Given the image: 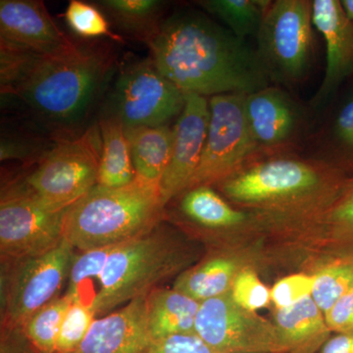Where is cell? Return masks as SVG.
Listing matches in <instances>:
<instances>
[{
  "mask_svg": "<svg viewBox=\"0 0 353 353\" xmlns=\"http://www.w3.org/2000/svg\"><path fill=\"white\" fill-rule=\"evenodd\" d=\"M146 46L160 73L185 94H248L270 85L256 50L199 11L172 14Z\"/></svg>",
  "mask_w": 353,
  "mask_h": 353,
  "instance_id": "1",
  "label": "cell"
},
{
  "mask_svg": "<svg viewBox=\"0 0 353 353\" xmlns=\"http://www.w3.org/2000/svg\"><path fill=\"white\" fill-rule=\"evenodd\" d=\"M348 176L338 162L285 153L257 158L215 187L230 203L261 216L278 239L294 241L334 203Z\"/></svg>",
  "mask_w": 353,
  "mask_h": 353,
  "instance_id": "2",
  "label": "cell"
},
{
  "mask_svg": "<svg viewBox=\"0 0 353 353\" xmlns=\"http://www.w3.org/2000/svg\"><path fill=\"white\" fill-rule=\"evenodd\" d=\"M116 55L106 43H78L52 55L38 54L10 97L51 131L76 136L115 69Z\"/></svg>",
  "mask_w": 353,
  "mask_h": 353,
  "instance_id": "3",
  "label": "cell"
},
{
  "mask_svg": "<svg viewBox=\"0 0 353 353\" xmlns=\"http://www.w3.org/2000/svg\"><path fill=\"white\" fill-rule=\"evenodd\" d=\"M187 240L162 220L148 233L116 246L90 303L95 318L148 296L196 263L199 252Z\"/></svg>",
  "mask_w": 353,
  "mask_h": 353,
  "instance_id": "4",
  "label": "cell"
},
{
  "mask_svg": "<svg viewBox=\"0 0 353 353\" xmlns=\"http://www.w3.org/2000/svg\"><path fill=\"white\" fill-rule=\"evenodd\" d=\"M165 210L154 183L136 179L117 189L95 185L67 210L64 240L81 252L122 245L152 231Z\"/></svg>",
  "mask_w": 353,
  "mask_h": 353,
  "instance_id": "5",
  "label": "cell"
},
{
  "mask_svg": "<svg viewBox=\"0 0 353 353\" xmlns=\"http://www.w3.org/2000/svg\"><path fill=\"white\" fill-rule=\"evenodd\" d=\"M101 145L99 125L60 138L14 183L48 208H69L97 185Z\"/></svg>",
  "mask_w": 353,
  "mask_h": 353,
  "instance_id": "6",
  "label": "cell"
},
{
  "mask_svg": "<svg viewBox=\"0 0 353 353\" xmlns=\"http://www.w3.org/2000/svg\"><path fill=\"white\" fill-rule=\"evenodd\" d=\"M312 1L275 0L265 11L256 52L270 82L294 87L310 73L314 59Z\"/></svg>",
  "mask_w": 353,
  "mask_h": 353,
  "instance_id": "7",
  "label": "cell"
},
{
  "mask_svg": "<svg viewBox=\"0 0 353 353\" xmlns=\"http://www.w3.org/2000/svg\"><path fill=\"white\" fill-rule=\"evenodd\" d=\"M75 256V248L64 240L44 254L10 263L1 282L2 326L23 328L37 311L57 299Z\"/></svg>",
  "mask_w": 353,
  "mask_h": 353,
  "instance_id": "8",
  "label": "cell"
},
{
  "mask_svg": "<svg viewBox=\"0 0 353 353\" xmlns=\"http://www.w3.org/2000/svg\"><path fill=\"white\" fill-rule=\"evenodd\" d=\"M185 94L160 73L152 58L132 62L121 70L105 116L125 130L168 125L185 106Z\"/></svg>",
  "mask_w": 353,
  "mask_h": 353,
  "instance_id": "9",
  "label": "cell"
},
{
  "mask_svg": "<svg viewBox=\"0 0 353 353\" xmlns=\"http://www.w3.org/2000/svg\"><path fill=\"white\" fill-rule=\"evenodd\" d=\"M245 95L220 94L209 99L208 138L188 190L213 187L259 158L246 123Z\"/></svg>",
  "mask_w": 353,
  "mask_h": 353,
  "instance_id": "10",
  "label": "cell"
},
{
  "mask_svg": "<svg viewBox=\"0 0 353 353\" xmlns=\"http://www.w3.org/2000/svg\"><path fill=\"white\" fill-rule=\"evenodd\" d=\"M68 208L57 210L11 183L0 201V252L2 261L38 256L64 241V219Z\"/></svg>",
  "mask_w": 353,
  "mask_h": 353,
  "instance_id": "11",
  "label": "cell"
},
{
  "mask_svg": "<svg viewBox=\"0 0 353 353\" xmlns=\"http://www.w3.org/2000/svg\"><path fill=\"white\" fill-rule=\"evenodd\" d=\"M194 333L216 353H285L274 323L241 307L230 292L201 303Z\"/></svg>",
  "mask_w": 353,
  "mask_h": 353,
  "instance_id": "12",
  "label": "cell"
},
{
  "mask_svg": "<svg viewBox=\"0 0 353 353\" xmlns=\"http://www.w3.org/2000/svg\"><path fill=\"white\" fill-rule=\"evenodd\" d=\"M269 236L225 240L176 278L173 289L199 303L231 292L239 274L246 268L261 270L273 255L267 250Z\"/></svg>",
  "mask_w": 353,
  "mask_h": 353,
  "instance_id": "13",
  "label": "cell"
},
{
  "mask_svg": "<svg viewBox=\"0 0 353 353\" xmlns=\"http://www.w3.org/2000/svg\"><path fill=\"white\" fill-rule=\"evenodd\" d=\"M245 114L259 158L292 153L305 131V109L278 85L245 94Z\"/></svg>",
  "mask_w": 353,
  "mask_h": 353,
  "instance_id": "14",
  "label": "cell"
},
{
  "mask_svg": "<svg viewBox=\"0 0 353 353\" xmlns=\"http://www.w3.org/2000/svg\"><path fill=\"white\" fill-rule=\"evenodd\" d=\"M209 120L208 97L185 94V106L173 127L170 161L159 183L160 196L165 208L189 189L205 145Z\"/></svg>",
  "mask_w": 353,
  "mask_h": 353,
  "instance_id": "15",
  "label": "cell"
},
{
  "mask_svg": "<svg viewBox=\"0 0 353 353\" xmlns=\"http://www.w3.org/2000/svg\"><path fill=\"white\" fill-rule=\"evenodd\" d=\"M176 199L179 213L183 219L202 231L217 234L223 240L274 236L270 225L261 216L236 208L213 187L192 188Z\"/></svg>",
  "mask_w": 353,
  "mask_h": 353,
  "instance_id": "16",
  "label": "cell"
},
{
  "mask_svg": "<svg viewBox=\"0 0 353 353\" xmlns=\"http://www.w3.org/2000/svg\"><path fill=\"white\" fill-rule=\"evenodd\" d=\"M0 41L41 55H52L75 48L38 0L0 1Z\"/></svg>",
  "mask_w": 353,
  "mask_h": 353,
  "instance_id": "17",
  "label": "cell"
},
{
  "mask_svg": "<svg viewBox=\"0 0 353 353\" xmlns=\"http://www.w3.org/2000/svg\"><path fill=\"white\" fill-rule=\"evenodd\" d=\"M312 19L326 44V69L311 101L313 108L321 109L353 75V22L341 0H312Z\"/></svg>",
  "mask_w": 353,
  "mask_h": 353,
  "instance_id": "18",
  "label": "cell"
},
{
  "mask_svg": "<svg viewBox=\"0 0 353 353\" xmlns=\"http://www.w3.org/2000/svg\"><path fill=\"white\" fill-rule=\"evenodd\" d=\"M152 340L148 329V296L95 319L73 353H143Z\"/></svg>",
  "mask_w": 353,
  "mask_h": 353,
  "instance_id": "19",
  "label": "cell"
},
{
  "mask_svg": "<svg viewBox=\"0 0 353 353\" xmlns=\"http://www.w3.org/2000/svg\"><path fill=\"white\" fill-rule=\"evenodd\" d=\"M296 243L316 257L353 256V176H348L334 203L297 234Z\"/></svg>",
  "mask_w": 353,
  "mask_h": 353,
  "instance_id": "20",
  "label": "cell"
},
{
  "mask_svg": "<svg viewBox=\"0 0 353 353\" xmlns=\"http://www.w3.org/2000/svg\"><path fill=\"white\" fill-rule=\"evenodd\" d=\"M272 322L285 353H317L332 334L324 313L311 296L289 308L274 309Z\"/></svg>",
  "mask_w": 353,
  "mask_h": 353,
  "instance_id": "21",
  "label": "cell"
},
{
  "mask_svg": "<svg viewBox=\"0 0 353 353\" xmlns=\"http://www.w3.org/2000/svg\"><path fill=\"white\" fill-rule=\"evenodd\" d=\"M201 303L175 289L153 290L148 294V329L152 343L176 336L196 334Z\"/></svg>",
  "mask_w": 353,
  "mask_h": 353,
  "instance_id": "22",
  "label": "cell"
},
{
  "mask_svg": "<svg viewBox=\"0 0 353 353\" xmlns=\"http://www.w3.org/2000/svg\"><path fill=\"white\" fill-rule=\"evenodd\" d=\"M137 179L159 185L172 155L174 130L169 125L125 130Z\"/></svg>",
  "mask_w": 353,
  "mask_h": 353,
  "instance_id": "23",
  "label": "cell"
},
{
  "mask_svg": "<svg viewBox=\"0 0 353 353\" xmlns=\"http://www.w3.org/2000/svg\"><path fill=\"white\" fill-rule=\"evenodd\" d=\"M101 155L97 185L117 189L136 181L131 152L122 124L113 117L103 116L99 122Z\"/></svg>",
  "mask_w": 353,
  "mask_h": 353,
  "instance_id": "24",
  "label": "cell"
},
{
  "mask_svg": "<svg viewBox=\"0 0 353 353\" xmlns=\"http://www.w3.org/2000/svg\"><path fill=\"white\" fill-rule=\"evenodd\" d=\"M304 272L314 279L311 297L324 314L353 288V256L321 255Z\"/></svg>",
  "mask_w": 353,
  "mask_h": 353,
  "instance_id": "25",
  "label": "cell"
},
{
  "mask_svg": "<svg viewBox=\"0 0 353 353\" xmlns=\"http://www.w3.org/2000/svg\"><path fill=\"white\" fill-rule=\"evenodd\" d=\"M165 2L159 0H101L97 2L121 30L145 44L163 22Z\"/></svg>",
  "mask_w": 353,
  "mask_h": 353,
  "instance_id": "26",
  "label": "cell"
},
{
  "mask_svg": "<svg viewBox=\"0 0 353 353\" xmlns=\"http://www.w3.org/2000/svg\"><path fill=\"white\" fill-rule=\"evenodd\" d=\"M213 17L224 23L238 38L245 39L259 34L269 0H201L196 1Z\"/></svg>",
  "mask_w": 353,
  "mask_h": 353,
  "instance_id": "27",
  "label": "cell"
},
{
  "mask_svg": "<svg viewBox=\"0 0 353 353\" xmlns=\"http://www.w3.org/2000/svg\"><path fill=\"white\" fill-rule=\"evenodd\" d=\"M72 301L57 297L37 311L23 327L28 341L38 353H55L60 326Z\"/></svg>",
  "mask_w": 353,
  "mask_h": 353,
  "instance_id": "28",
  "label": "cell"
},
{
  "mask_svg": "<svg viewBox=\"0 0 353 353\" xmlns=\"http://www.w3.org/2000/svg\"><path fill=\"white\" fill-rule=\"evenodd\" d=\"M65 20L70 29L83 39L110 38L121 41L113 34L108 20L94 4L81 0H71L65 11Z\"/></svg>",
  "mask_w": 353,
  "mask_h": 353,
  "instance_id": "29",
  "label": "cell"
},
{
  "mask_svg": "<svg viewBox=\"0 0 353 353\" xmlns=\"http://www.w3.org/2000/svg\"><path fill=\"white\" fill-rule=\"evenodd\" d=\"M117 245L85 250L76 255L70 269L68 285L65 296L73 301H83L81 288L83 283L101 279L109 256Z\"/></svg>",
  "mask_w": 353,
  "mask_h": 353,
  "instance_id": "30",
  "label": "cell"
},
{
  "mask_svg": "<svg viewBox=\"0 0 353 353\" xmlns=\"http://www.w3.org/2000/svg\"><path fill=\"white\" fill-rule=\"evenodd\" d=\"M97 319L90 306L83 301H73L65 313L57 341L55 353H73Z\"/></svg>",
  "mask_w": 353,
  "mask_h": 353,
  "instance_id": "31",
  "label": "cell"
},
{
  "mask_svg": "<svg viewBox=\"0 0 353 353\" xmlns=\"http://www.w3.org/2000/svg\"><path fill=\"white\" fill-rule=\"evenodd\" d=\"M230 294L238 305L253 312L272 303L271 289L262 282L259 271L254 268H246L239 274Z\"/></svg>",
  "mask_w": 353,
  "mask_h": 353,
  "instance_id": "32",
  "label": "cell"
},
{
  "mask_svg": "<svg viewBox=\"0 0 353 353\" xmlns=\"http://www.w3.org/2000/svg\"><path fill=\"white\" fill-rule=\"evenodd\" d=\"M314 279L307 272L281 278L271 288V301L275 309L289 308L312 294Z\"/></svg>",
  "mask_w": 353,
  "mask_h": 353,
  "instance_id": "33",
  "label": "cell"
},
{
  "mask_svg": "<svg viewBox=\"0 0 353 353\" xmlns=\"http://www.w3.org/2000/svg\"><path fill=\"white\" fill-rule=\"evenodd\" d=\"M332 143L345 164L353 163V92L336 113L331 129Z\"/></svg>",
  "mask_w": 353,
  "mask_h": 353,
  "instance_id": "34",
  "label": "cell"
},
{
  "mask_svg": "<svg viewBox=\"0 0 353 353\" xmlns=\"http://www.w3.org/2000/svg\"><path fill=\"white\" fill-rule=\"evenodd\" d=\"M143 353H216L196 334H176L153 341Z\"/></svg>",
  "mask_w": 353,
  "mask_h": 353,
  "instance_id": "35",
  "label": "cell"
},
{
  "mask_svg": "<svg viewBox=\"0 0 353 353\" xmlns=\"http://www.w3.org/2000/svg\"><path fill=\"white\" fill-rule=\"evenodd\" d=\"M332 334L353 333V288L325 313Z\"/></svg>",
  "mask_w": 353,
  "mask_h": 353,
  "instance_id": "36",
  "label": "cell"
},
{
  "mask_svg": "<svg viewBox=\"0 0 353 353\" xmlns=\"http://www.w3.org/2000/svg\"><path fill=\"white\" fill-rule=\"evenodd\" d=\"M317 353H353V333L332 334Z\"/></svg>",
  "mask_w": 353,
  "mask_h": 353,
  "instance_id": "37",
  "label": "cell"
},
{
  "mask_svg": "<svg viewBox=\"0 0 353 353\" xmlns=\"http://www.w3.org/2000/svg\"><path fill=\"white\" fill-rule=\"evenodd\" d=\"M341 4L348 19L353 22V0H341Z\"/></svg>",
  "mask_w": 353,
  "mask_h": 353,
  "instance_id": "38",
  "label": "cell"
},
{
  "mask_svg": "<svg viewBox=\"0 0 353 353\" xmlns=\"http://www.w3.org/2000/svg\"><path fill=\"white\" fill-rule=\"evenodd\" d=\"M1 353H11V352H9L8 350H7L6 347H2V348H1Z\"/></svg>",
  "mask_w": 353,
  "mask_h": 353,
  "instance_id": "39",
  "label": "cell"
},
{
  "mask_svg": "<svg viewBox=\"0 0 353 353\" xmlns=\"http://www.w3.org/2000/svg\"><path fill=\"white\" fill-rule=\"evenodd\" d=\"M288 353H306V352H301V350H294V352H290Z\"/></svg>",
  "mask_w": 353,
  "mask_h": 353,
  "instance_id": "40",
  "label": "cell"
}]
</instances>
